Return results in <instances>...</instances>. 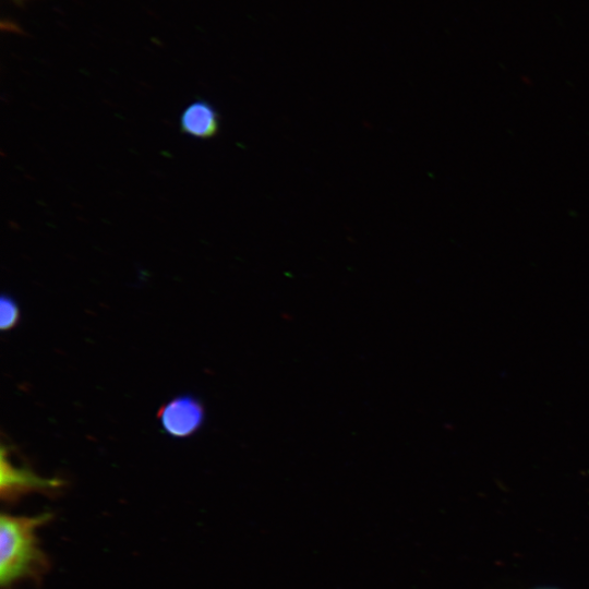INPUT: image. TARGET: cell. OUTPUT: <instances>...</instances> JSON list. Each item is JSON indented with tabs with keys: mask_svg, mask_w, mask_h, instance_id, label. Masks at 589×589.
I'll return each instance as SVG.
<instances>
[{
	"mask_svg": "<svg viewBox=\"0 0 589 589\" xmlns=\"http://www.w3.org/2000/svg\"><path fill=\"white\" fill-rule=\"evenodd\" d=\"M219 118L205 100H196L184 108L180 117L181 131L196 139H209L218 132Z\"/></svg>",
	"mask_w": 589,
	"mask_h": 589,
	"instance_id": "4",
	"label": "cell"
},
{
	"mask_svg": "<svg viewBox=\"0 0 589 589\" xmlns=\"http://www.w3.org/2000/svg\"><path fill=\"white\" fill-rule=\"evenodd\" d=\"M51 519V514L36 516L0 517V582L10 588L16 581L31 578L40 580L49 568V561L41 551L36 531Z\"/></svg>",
	"mask_w": 589,
	"mask_h": 589,
	"instance_id": "1",
	"label": "cell"
},
{
	"mask_svg": "<svg viewBox=\"0 0 589 589\" xmlns=\"http://www.w3.org/2000/svg\"><path fill=\"white\" fill-rule=\"evenodd\" d=\"M0 458V493L5 502H15L21 496L33 492L51 493L62 485L59 479L43 478L26 466L14 465L4 444L1 446Z\"/></svg>",
	"mask_w": 589,
	"mask_h": 589,
	"instance_id": "2",
	"label": "cell"
},
{
	"mask_svg": "<svg viewBox=\"0 0 589 589\" xmlns=\"http://www.w3.org/2000/svg\"><path fill=\"white\" fill-rule=\"evenodd\" d=\"M540 589H550V588H540Z\"/></svg>",
	"mask_w": 589,
	"mask_h": 589,
	"instance_id": "6",
	"label": "cell"
},
{
	"mask_svg": "<svg viewBox=\"0 0 589 589\" xmlns=\"http://www.w3.org/2000/svg\"><path fill=\"white\" fill-rule=\"evenodd\" d=\"M157 418L168 435L182 438L201 429L205 420V410L199 398L183 394L163 405Z\"/></svg>",
	"mask_w": 589,
	"mask_h": 589,
	"instance_id": "3",
	"label": "cell"
},
{
	"mask_svg": "<svg viewBox=\"0 0 589 589\" xmlns=\"http://www.w3.org/2000/svg\"><path fill=\"white\" fill-rule=\"evenodd\" d=\"M0 328L3 332L11 330L19 324L21 317V312L16 300L8 293H2L0 299Z\"/></svg>",
	"mask_w": 589,
	"mask_h": 589,
	"instance_id": "5",
	"label": "cell"
}]
</instances>
